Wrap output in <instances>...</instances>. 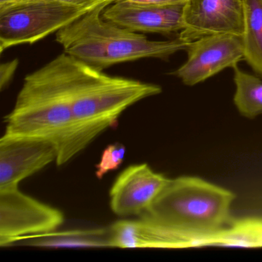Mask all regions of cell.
<instances>
[{
	"label": "cell",
	"mask_w": 262,
	"mask_h": 262,
	"mask_svg": "<svg viewBox=\"0 0 262 262\" xmlns=\"http://www.w3.org/2000/svg\"><path fill=\"white\" fill-rule=\"evenodd\" d=\"M71 56H58L27 75L13 110L5 117L4 136L36 138L57 147L56 164L70 162L75 125L70 93Z\"/></svg>",
	"instance_id": "cell-1"
},
{
	"label": "cell",
	"mask_w": 262,
	"mask_h": 262,
	"mask_svg": "<svg viewBox=\"0 0 262 262\" xmlns=\"http://www.w3.org/2000/svg\"><path fill=\"white\" fill-rule=\"evenodd\" d=\"M70 85L75 125L70 161L101 133L115 126L128 107L162 91L156 84L108 76L73 57Z\"/></svg>",
	"instance_id": "cell-2"
},
{
	"label": "cell",
	"mask_w": 262,
	"mask_h": 262,
	"mask_svg": "<svg viewBox=\"0 0 262 262\" xmlns=\"http://www.w3.org/2000/svg\"><path fill=\"white\" fill-rule=\"evenodd\" d=\"M108 5L102 4L90 10L56 33V41L64 53L103 71L116 64L139 59L166 60L186 50L189 44L179 36L170 40H149L143 33L108 22L102 16Z\"/></svg>",
	"instance_id": "cell-3"
},
{
	"label": "cell",
	"mask_w": 262,
	"mask_h": 262,
	"mask_svg": "<svg viewBox=\"0 0 262 262\" xmlns=\"http://www.w3.org/2000/svg\"><path fill=\"white\" fill-rule=\"evenodd\" d=\"M235 194L204 179L182 176L170 179L149 208L139 217L193 230H217L233 221Z\"/></svg>",
	"instance_id": "cell-4"
},
{
	"label": "cell",
	"mask_w": 262,
	"mask_h": 262,
	"mask_svg": "<svg viewBox=\"0 0 262 262\" xmlns=\"http://www.w3.org/2000/svg\"><path fill=\"white\" fill-rule=\"evenodd\" d=\"M91 10L60 0H28L0 10V53L16 46L33 45Z\"/></svg>",
	"instance_id": "cell-5"
},
{
	"label": "cell",
	"mask_w": 262,
	"mask_h": 262,
	"mask_svg": "<svg viewBox=\"0 0 262 262\" xmlns=\"http://www.w3.org/2000/svg\"><path fill=\"white\" fill-rule=\"evenodd\" d=\"M62 211L22 192L0 190V245L56 231L63 224Z\"/></svg>",
	"instance_id": "cell-6"
},
{
	"label": "cell",
	"mask_w": 262,
	"mask_h": 262,
	"mask_svg": "<svg viewBox=\"0 0 262 262\" xmlns=\"http://www.w3.org/2000/svg\"><path fill=\"white\" fill-rule=\"evenodd\" d=\"M185 51L186 62L171 75L188 86L203 82L225 69H233L244 59L242 38L235 35L204 36L190 42Z\"/></svg>",
	"instance_id": "cell-7"
},
{
	"label": "cell",
	"mask_w": 262,
	"mask_h": 262,
	"mask_svg": "<svg viewBox=\"0 0 262 262\" xmlns=\"http://www.w3.org/2000/svg\"><path fill=\"white\" fill-rule=\"evenodd\" d=\"M183 21L179 37L188 42L214 34L242 36L245 0H187Z\"/></svg>",
	"instance_id": "cell-8"
},
{
	"label": "cell",
	"mask_w": 262,
	"mask_h": 262,
	"mask_svg": "<svg viewBox=\"0 0 262 262\" xmlns=\"http://www.w3.org/2000/svg\"><path fill=\"white\" fill-rule=\"evenodd\" d=\"M57 147L45 139L8 137L0 139V190L19 188L24 179L56 162Z\"/></svg>",
	"instance_id": "cell-9"
},
{
	"label": "cell",
	"mask_w": 262,
	"mask_h": 262,
	"mask_svg": "<svg viewBox=\"0 0 262 262\" xmlns=\"http://www.w3.org/2000/svg\"><path fill=\"white\" fill-rule=\"evenodd\" d=\"M170 179L146 163L130 165L110 189V208L119 216H141L152 205Z\"/></svg>",
	"instance_id": "cell-10"
},
{
	"label": "cell",
	"mask_w": 262,
	"mask_h": 262,
	"mask_svg": "<svg viewBox=\"0 0 262 262\" xmlns=\"http://www.w3.org/2000/svg\"><path fill=\"white\" fill-rule=\"evenodd\" d=\"M184 5L155 7L116 0L105 7L102 16L108 22L136 33L171 34L185 28Z\"/></svg>",
	"instance_id": "cell-11"
},
{
	"label": "cell",
	"mask_w": 262,
	"mask_h": 262,
	"mask_svg": "<svg viewBox=\"0 0 262 262\" xmlns=\"http://www.w3.org/2000/svg\"><path fill=\"white\" fill-rule=\"evenodd\" d=\"M244 60L262 77V0H245Z\"/></svg>",
	"instance_id": "cell-12"
},
{
	"label": "cell",
	"mask_w": 262,
	"mask_h": 262,
	"mask_svg": "<svg viewBox=\"0 0 262 262\" xmlns=\"http://www.w3.org/2000/svg\"><path fill=\"white\" fill-rule=\"evenodd\" d=\"M32 238L30 245L42 248H112L110 228L56 231Z\"/></svg>",
	"instance_id": "cell-13"
},
{
	"label": "cell",
	"mask_w": 262,
	"mask_h": 262,
	"mask_svg": "<svg viewBox=\"0 0 262 262\" xmlns=\"http://www.w3.org/2000/svg\"><path fill=\"white\" fill-rule=\"evenodd\" d=\"M235 93L234 103L242 116L254 119L262 115V80L254 75L233 67Z\"/></svg>",
	"instance_id": "cell-14"
},
{
	"label": "cell",
	"mask_w": 262,
	"mask_h": 262,
	"mask_svg": "<svg viewBox=\"0 0 262 262\" xmlns=\"http://www.w3.org/2000/svg\"><path fill=\"white\" fill-rule=\"evenodd\" d=\"M126 149L122 144L115 143L108 145L101 156L100 161L96 165V176L99 179H102L110 171L117 170L125 159Z\"/></svg>",
	"instance_id": "cell-15"
},
{
	"label": "cell",
	"mask_w": 262,
	"mask_h": 262,
	"mask_svg": "<svg viewBox=\"0 0 262 262\" xmlns=\"http://www.w3.org/2000/svg\"><path fill=\"white\" fill-rule=\"evenodd\" d=\"M19 59H15L10 62H3L0 67V89L4 91L11 82L19 66Z\"/></svg>",
	"instance_id": "cell-16"
},
{
	"label": "cell",
	"mask_w": 262,
	"mask_h": 262,
	"mask_svg": "<svg viewBox=\"0 0 262 262\" xmlns=\"http://www.w3.org/2000/svg\"><path fill=\"white\" fill-rule=\"evenodd\" d=\"M133 4L155 7H168V6L184 5L187 0H124Z\"/></svg>",
	"instance_id": "cell-17"
},
{
	"label": "cell",
	"mask_w": 262,
	"mask_h": 262,
	"mask_svg": "<svg viewBox=\"0 0 262 262\" xmlns=\"http://www.w3.org/2000/svg\"><path fill=\"white\" fill-rule=\"evenodd\" d=\"M63 2L70 3V4H76L82 7H88V8L95 9L102 4H112L116 2V0H60Z\"/></svg>",
	"instance_id": "cell-18"
},
{
	"label": "cell",
	"mask_w": 262,
	"mask_h": 262,
	"mask_svg": "<svg viewBox=\"0 0 262 262\" xmlns=\"http://www.w3.org/2000/svg\"><path fill=\"white\" fill-rule=\"evenodd\" d=\"M26 1H28V0H0V10L26 2Z\"/></svg>",
	"instance_id": "cell-19"
}]
</instances>
